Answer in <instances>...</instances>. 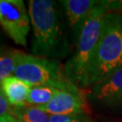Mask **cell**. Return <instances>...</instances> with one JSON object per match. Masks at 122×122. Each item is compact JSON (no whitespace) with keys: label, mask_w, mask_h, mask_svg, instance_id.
Masks as SVG:
<instances>
[{"label":"cell","mask_w":122,"mask_h":122,"mask_svg":"<svg viewBox=\"0 0 122 122\" xmlns=\"http://www.w3.org/2000/svg\"><path fill=\"white\" fill-rule=\"evenodd\" d=\"M89 100L99 111L122 116V68L92 86Z\"/></svg>","instance_id":"8992f818"},{"label":"cell","mask_w":122,"mask_h":122,"mask_svg":"<svg viewBox=\"0 0 122 122\" xmlns=\"http://www.w3.org/2000/svg\"><path fill=\"white\" fill-rule=\"evenodd\" d=\"M0 122H19L18 119L14 115L11 114H7V115H5L0 117Z\"/></svg>","instance_id":"9a60e30c"},{"label":"cell","mask_w":122,"mask_h":122,"mask_svg":"<svg viewBox=\"0 0 122 122\" xmlns=\"http://www.w3.org/2000/svg\"><path fill=\"white\" fill-rule=\"evenodd\" d=\"M58 89L52 86H35L31 88L25 105L44 107L47 105L55 96Z\"/></svg>","instance_id":"7c38bea8"},{"label":"cell","mask_w":122,"mask_h":122,"mask_svg":"<svg viewBox=\"0 0 122 122\" xmlns=\"http://www.w3.org/2000/svg\"><path fill=\"white\" fill-rule=\"evenodd\" d=\"M25 52L16 49H8L0 57V85L5 79L14 76L15 69Z\"/></svg>","instance_id":"30bf717a"},{"label":"cell","mask_w":122,"mask_h":122,"mask_svg":"<svg viewBox=\"0 0 122 122\" xmlns=\"http://www.w3.org/2000/svg\"><path fill=\"white\" fill-rule=\"evenodd\" d=\"M40 108L49 115L85 113L84 100L78 87L69 90H59L48 104Z\"/></svg>","instance_id":"52a82bcc"},{"label":"cell","mask_w":122,"mask_h":122,"mask_svg":"<svg viewBox=\"0 0 122 122\" xmlns=\"http://www.w3.org/2000/svg\"><path fill=\"white\" fill-rule=\"evenodd\" d=\"M60 3L64 7L66 20L75 39L78 40L81 31L89 16L95 9L99 1L95 0H63Z\"/></svg>","instance_id":"ba28073f"},{"label":"cell","mask_w":122,"mask_h":122,"mask_svg":"<svg viewBox=\"0 0 122 122\" xmlns=\"http://www.w3.org/2000/svg\"><path fill=\"white\" fill-rule=\"evenodd\" d=\"M30 16L22 0H0V27L16 44L25 46Z\"/></svg>","instance_id":"5b68a950"},{"label":"cell","mask_w":122,"mask_h":122,"mask_svg":"<svg viewBox=\"0 0 122 122\" xmlns=\"http://www.w3.org/2000/svg\"><path fill=\"white\" fill-rule=\"evenodd\" d=\"M28 13L33 26L34 55L52 61L67 56L70 44L61 25L55 2L30 0Z\"/></svg>","instance_id":"6da1fadb"},{"label":"cell","mask_w":122,"mask_h":122,"mask_svg":"<svg viewBox=\"0 0 122 122\" xmlns=\"http://www.w3.org/2000/svg\"><path fill=\"white\" fill-rule=\"evenodd\" d=\"M51 122H92L85 113L71 115H50Z\"/></svg>","instance_id":"4fadbf2b"},{"label":"cell","mask_w":122,"mask_h":122,"mask_svg":"<svg viewBox=\"0 0 122 122\" xmlns=\"http://www.w3.org/2000/svg\"><path fill=\"white\" fill-rule=\"evenodd\" d=\"M109 11L110 1H99L81 31L73 55L64 66L65 78L77 87H89L90 69L100 37L102 18Z\"/></svg>","instance_id":"3957f363"},{"label":"cell","mask_w":122,"mask_h":122,"mask_svg":"<svg viewBox=\"0 0 122 122\" xmlns=\"http://www.w3.org/2000/svg\"><path fill=\"white\" fill-rule=\"evenodd\" d=\"M7 114L13 115V107L8 103L0 88V117Z\"/></svg>","instance_id":"5bb4252c"},{"label":"cell","mask_w":122,"mask_h":122,"mask_svg":"<svg viewBox=\"0 0 122 122\" xmlns=\"http://www.w3.org/2000/svg\"><path fill=\"white\" fill-rule=\"evenodd\" d=\"M6 51H7V49L5 48L3 44L0 43V57L2 56V55H3L5 52H6Z\"/></svg>","instance_id":"2e32d148"},{"label":"cell","mask_w":122,"mask_h":122,"mask_svg":"<svg viewBox=\"0 0 122 122\" xmlns=\"http://www.w3.org/2000/svg\"><path fill=\"white\" fill-rule=\"evenodd\" d=\"M14 76L31 87L52 86L58 90L76 88L65 78L64 71L55 61L25 54L18 63Z\"/></svg>","instance_id":"277c9868"},{"label":"cell","mask_w":122,"mask_h":122,"mask_svg":"<svg viewBox=\"0 0 122 122\" xmlns=\"http://www.w3.org/2000/svg\"><path fill=\"white\" fill-rule=\"evenodd\" d=\"M13 115L19 122H51L48 113L40 107L31 105L13 108Z\"/></svg>","instance_id":"8fae6325"},{"label":"cell","mask_w":122,"mask_h":122,"mask_svg":"<svg viewBox=\"0 0 122 122\" xmlns=\"http://www.w3.org/2000/svg\"><path fill=\"white\" fill-rule=\"evenodd\" d=\"M0 88L9 104L13 108H16L26 104V100L32 87L20 79L11 76L5 79L1 82Z\"/></svg>","instance_id":"9c48e42d"},{"label":"cell","mask_w":122,"mask_h":122,"mask_svg":"<svg viewBox=\"0 0 122 122\" xmlns=\"http://www.w3.org/2000/svg\"><path fill=\"white\" fill-rule=\"evenodd\" d=\"M122 68V13L104 15L90 69L89 87L103 81Z\"/></svg>","instance_id":"7a4b0ae2"}]
</instances>
